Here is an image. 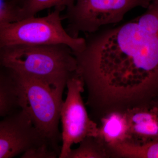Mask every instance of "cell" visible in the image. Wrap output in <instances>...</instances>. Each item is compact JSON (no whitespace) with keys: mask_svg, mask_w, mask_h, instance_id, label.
I'll list each match as a JSON object with an SVG mask.
<instances>
[{"mask_svg":"<svg viewBox=\"0 0 158 158\" xmlns=\"http://www.w3.org/2000/svg\"><path fill=\"white\" fill-rule=\"evenodd\" d=\"M22 6L17 0H0V19L11 23L22 19Z\"/></svg>","mask_w":158,"mask_h":158,"instance_id":"obj_14","label":"cell"},{"mask_svg":"<svg viewBox=\"0 0 158 158\" xmlns=\"http://www.w3.org/2000/svg\"><path fill=\"white\" fill-rule=\"evenodd\" d=\"M59 153L47 142L34 146L26 151L21 156L22 158H56Z\"/></svg>","mask_w":158,"mask_h":158,"instance_id":"obj_15","label":"cell"},{"mask_svg":"<svg viewBox=\"0 0 158 158\" xmlns=\"http://www.w3.org/2000/svg\"><path fill=\"white\" fill-rule=\"evenodd\" d=\"M2 23H5L3 22L1 20V19H0V24H1Z\"/></svg>","mask_w":158,"mask_h":158,"instance_id":"obj_18","label":"cell"},{"mask_svg":"<svg viewBox=\"0 0 158 158\" xmlns=\"http://www.w3.org/2000/svg\"><path fill=\"white\" fill-rule=\"evenodd\" d=\"M77 148L71 151L68 158H103L110 156L111 150L98 137H88L82 140Z\"/></svg>","mask_w":158,"mask_h":158,"instance_id":"obj_12","label":"cell"},{"mask_svg":"<svg viewBox=\"0 0 158 158\" xmlns=\"http://www.w3.org/2000/svg\"><path fill=\"white\" fill-rule=\"evenodd\" d=\"M12 72L17 86L20 109L27 113L40 135L60 154L59 123L63 100L45 83Z\"/></svg>","mask_w":158,"mask_h":158,"instance_id":"obj_3","label":"cell"},{"mask_svg":"<svg viewBox=\"0 0 158 158\" xmlns=\"http://www.w3.org/2000/svg\"><path fill=\"white\" fill-rule=\"evenodd\" d=\"M20 109L14 74L0 64V117H5Z\"/></svg>","mask_w":158,"mask_h":158,"instance_id":"obj_10","label":"cell"},{"mask_svg":"<svg viewBox=\"0 0 158 158\" xmlns=\"http://www.w3.org/2000/svg\"><path fill=\"white\" fill-rule=\"evenodd\" d=\"M153 0H76L66 9L65 29L74 37L80 33L92 34L102 27L121 22L127 13L136 7L147 9Z\"/></svg>","mask_w":158,"mask_h":158,"instance_id":"obj_5","label":"cell"},{"mask_svg":"<svg viewBox=\"0 0 158 158\" xmlns=\"http://www.w3.org/2000/svg\"><path fill=\"white\" fill-rule=\"evenodd\" d=\"M156 98V99L154 100L155 101H153L152 102L154 104L158 106V96Z\"/></svg>","mask_w":158,"mask_h":158,"instance_id":"obj_16","label":"cell"},{"mask_svg":"<svg viewBox=\"0 0 158 158\" xmlns=\"http://www.w3.org/2000/svg\"><path fill=\"white\" fill-rule=\"evenodd\" d=\"M73 52L88 103L106 113L147 104L158 95V0L124 24L86 34Z\"/></svg>","mask_w":158,"mask_h":158,"instance_id":"obj_1","label":"cell"},{"mask_svg":"<svg viewBox=\"0 0 158 158\" xmlns=\"http://www.w3.org/2000/svg\"><path fill=\"white\" fill-rule=\"evenodd\" d=\"M128 123L127 143L143 144L158 140V106L144 104L124 111Z\"/></svg>","mask_w":158,"mask_h":158,"instance_id":"obj_8","label":"cell"},{"mask_svg":"<svg viewBox=\"0 0 158 158\" xmlns=\"http://www.w3.org/2000/svg\"><path fill=\"white\" fill-rule=\"evenodd\" d=\"M17 1L21 4V6H22L23 3L24 1L25 0H17Z\"/></svg>","mask_w":158,"mask_h":158,"instance_id":"obj_17","label":"cell"},{"mask_svg":"<svg viewBox=\"0 0 158 158\" xmlns=\"http://www.w3.org/2000/svg\"></svg>","mask_w":158,"mask_h":158,"instance_id":"obj_19","label":"cell"},{"mask_svg":"<svg viewBox=\"0 0 158 158\" xmlns=\"http://www.w3.org/2000/svg\"><path fill=\"white\" fill-rule=\"evenodd\" d=\"M112 154L116 156L129 158H158V140L143 144L127 142L111 148Z\"/></svg>","mask_w":158,"mask_h":158,"instance_id":"obj_11","label":"cell"},{"mask_svg":"<svg viewBox=\"0 0 158 158\" xmlns=\"http://www.w3.org/2000/svg\"><path fill=\"white\" fill-rule=\"evenodd\" d=\"M76 0H25L22 6V19L35 16L40 11L52 7L65 9L73 6Z\"/></svg>","mask_w":158,"mask_h":158,"instance_id":"obj_13","label":"cell"},{"mask_svg":"<svg viewBox=\"0 0 158 158\" xmlns=\"http://www.w3.org/2000/svg\"><path fill=\"white\" fill-rule=\"evenodd\" d=\"M128 133V123L125 112L114 111L106 113L102 117L98 137L110 149L116 144L127 142Z\"/></svg>","mask_w":158,"mask_h":158,"instance_id":"obj_9","label":"cell"},{"mask_svg":"<svg viewBox=\"0 0 158 158\" xmlns=\"http://www.w3.org/2000/svg\"><path fill=\"white\" fill-rule=\"evenodd\" d=\"M0 64L45 83L62 99L67 81L77 69L73 51L64 44L1 48Z\"/></svg>","mask_w":158,"mask_h":158,"instance_id":"obj_2","label":"cell"},{"mask_svg":"<svg viewBox=\"0 0 158 158\" xmlns=\"http://www.w3.org/2000/svg\"><path fill=\"white\" fill-rule=\"evenodd\" d=\"M85 87L83 78L76 70L67 81V96L60 110L62 131L59 158H68L73 145L85 138L98 136L99 127L89 117L82 98Z\"/></svg>","mask_w":158,"mask_h":158,"instance_id":"obj_6","label":"cell"},{"mask_svg":"<svg viewBox=\"0 0 158 158\" xmlns=\"http://www.w3.org/2000/svg\"><path fill=\"white\" fill-rule=\"evenodd\" d=\"M44 142L48 143L23 110L0 120V158L14 157Z\"/></svg>","mask_w":158,"mask_h":158,"instance_id":"obj_7","label":"cell"},{"mask_svg":"<svg viewBox=\"0 0 158 158\" xmlns=\"http://www.w3.org/2000/svg\"><path fill=\"white\" fill-rule=\"evenodd\" d=\"M62 8H55L42 17L33 16L0 24V48L18 45L64 44L73 52L83 51L85 38L72 37L62 25Z\"/></svg>","mask_w":158,"mask_h":158,"instance_id":"obj_4","label":"cell"}]
</instances>
